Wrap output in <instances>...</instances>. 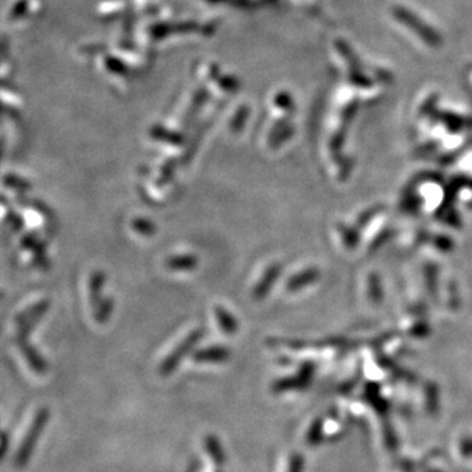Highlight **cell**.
Wrapping results in <instances>:
<instances>
[{
	"label": "cell",
	"mask_w": 472,
	"mask_h": 472,
	"mask_svg": "<svg viewBox=\"0 0 472 472\" xmlns=\"http://www.w3.org/2000/svg\"><path fill=\"white\" fill-rule=\"evenodd\" d=\"M50 304H52L50 299L44 298V299H40L38 302L28 306L25 310L18 312L15 318L16 343L18 347H21L30 344L29 336L36 328L37 324L42 321L45 315L49 312Z\"/></svg>",
	"instance_id": "1"
},
{
	"label": "cell",
	"mask_w": 472,
	"mask_h": 472,
	"mask_svg": "<svg viewBox=\"0 0 472 472\" xmlns=\"http://www.w3.org/2000/svg\"><path fill=\"white\" fill-rule=\"evenodd\" d=\"M204 336H205L204 328H196V330H190L185 336V339L183 340L178 347L172 350L170 356L163 361L161 372L164 374H170L171 372H173L176 369V366L181 362V359L195 349L197 344L204 339Z\"/></svg>",
	"instance_id": "2"
},
{
	"label": "cell",
	"mask_w": 472,
	"mask_h": 472,
	"mask_svg": "<svg viewBox=\"0 0 472 472\" xmlns=\"http://www.w3.org/2000/svg\"><path fill=\"white\" fill-rule=\"evenodd\" d=\"M23 250L29 251L33 256V263L38 269L46 270L50 267V261L46 256V244L36 232H28L24 234L20 243Z\"/></svg>",
	"instance_id": "3"
},
{
	"label": "cell",
	"mask_w": 472,
	"mask_h": 472,
	"mask_svg": "<svg viewBox=\"0 0 472 472\" xmlns=\"http://www.w3.org/2000/svg\"><path fill=\"white\" fill-rule=\"evenodd\" d=\"M229 357L230 350L224 345L202 347L193 353V359L197 362H224Z\"/></svg>",
	"instance_id": "4"
},
{
	"label": "cell",
	"mask_w": 472,
	"mask_h": 472,
	"mask_svg": "<svg viewBox=\"0 0 472 472\" xmlns=\"http://www.w3.org/2000/svg\"><path fill=\"white\" fill-rule=\"evenodd\" d=\"M105 281H107V275L100 269L93 270L89 276V303H91V307L93 310L98 307V303L101 302V299H103L101 293H103V289L105 285Z\"/></svg>",
	"instance_id": "5"
},
{
	"label": "cell",
	"mask_w": 472,
	"mask_h": 472,
	"mask_svg": "<svg viewBox=\"0 0 472 472\" xmlns=\"http://www.w3.org/2000/svg\"><path fill=\"white\" fill-rule=\"evenodd\" d=\"M215 319L218 321L219 330H222L223 333L232 336L239 330V321L235 318V315L232 312L229 311L227 309H224L221 304L215 306L214 309Z\"/></svg>",
	"instance_id": "6"
},
{
	"label": "cell",
	"mask_w": 472,
	"mask_h": 472,
	"mask_svg": "<svg viewBox=\"0 0 472 472\" xmlns=\"http://www.w3.org/2000/svg\"><path fill=\"white\" fill-rule=\"evenodd\" d=\"M166 267L173 272H190L198 267V258L193 253L173 255L166 260Z\"/></svg>",
	"instance_id": "7"
},
{
	"label": "cell",
	"mask_w": 472,
	"mask_h": 472,
	"mask_svg": "<svg viewBox=\"0 0 472 472\" xmlns=\"http://www.w3.org/2000/svg\"><path fill=\"white\" fill-rule=\"evenodd\" d=\"M277 275H278V269L277 267H272L267 269L265 275L258 282V285L255 286L252 294L255 299H263L267 295L269 287L272 285V282L276 280Z\"/></svg>",
	"instance_id": "8"
},
{
	"label": "cell",
	"mask_w": 472,
	"mask_h": 472,
	"mask_svg": "<svg viewBox=\"0 0 472 472\" xmlns=\"http://www.w3.org/2000/svg\"><path fill=\"white\" fill-rule=\"evenodd\" d=\"M113 311H115L113 298L105 297V298L101 299V302L98 303V307L93 310L95 321H98V324H105L110 319Z\"/></svg>",
	"instance_id": "9"
},
{
	"label": "cell",
	"mask_w": 472,
	"mask_h": 472,
	"mask_svg": "<svg viewBox=\"0 0 472 472\" xmlns=\"http://www.w3.org/2000/svg\"><path fill=\"white\" fill-rule=\"evenodd\" d=\"M3 181H4L6 187L11 188V189L16 190V192L21 193V195L27 193V192H29L32 189V183L29 180H27V178L18 176L16 173H7L4 176V178H3Z\"/></svg>",
	"instance_id": "10"
},
{
	"label": "cell",
	"mask_w": 472,
	"mask_h": 472,
	"mask_svg": "<svg viewBox=\"0 0 472 472\" xmlns=\"http://www.w3.org/2000/svg\"><path fill=\"white\" fill-rule=\"evenodd\" d=\"M132 227L134 231L142 236H154L156 234V224L152 222L150 218L146 217H137L132 221Z\"/></svg>",
	"instance_id": "11"
},
{
	"label": "cell",
	"mask_w": 472,
	"mask_h": 472,
	"mask_svg": "<svg viewBox=\"0 0 472 472\" xmlns=\"http://www.w3.org/2000/svg\"><path fill=\"white\" fill-rule=\"evenodd\" d=\"M176 170H178V161L176 159H168L161 166V173H159V178H158L156 184L159 187H163V185L171 183L172 178H175Z\"/></svg>",
	"instance_id": "12"
},
{
	"label": "cell",
	"mask_w": 472,
	"mask_h": 472,
	"mask_svg": "<svg viewBox=\"0 0 472 472\" xmlns=\"http://www.w3.org/2000/svg\"><path fill=\"white\" fill-rule=\"evenodd\" d=\"M152 138L155 139H159V141H163V142L171 143L173 146H180L184 142V138L181 134L172 133V132H167L161 127H155L151 132Z\"/></svg>",
	"instance_id": "13"
},
{
	"label": "cell",
	"mask_w": 472,
	"mask_h": 472,
	"mask_svg": "<svg viewBox=\"0 0 472 472\" xmlns=\"http://www.w3.org/2000/svg\"><path fill=\"white\" fill-rule=\"evenodd\" d=\"M7 219H8L9 226L11 229L15 232H18L20 230H23L24 227V219L21 215L18 214L16 212H13L12 209L8 210V215H7Z\"/></svg>",
	"instance_id": "14"
}]
</instances>
